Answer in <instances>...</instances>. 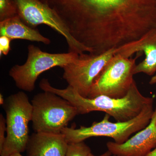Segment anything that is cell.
<instances>
[{"label": "cell", "mask_w": 156, "mask_h": 156, "mask_svg": "<svg viewBox=\"0 0 156 156\" xmlns=\"http://www.w3.org/2000/svg\"><path fill=\"white\" fill-rule=\"evenodd\" d=\"M57 13L72 36L101 54L156 29V0H41Z\"/></svg>", "instance_id": "cell-1"}, {"label": "cell", "mask_w": 156, "mask_h": 156, "mask_svg": "<svg viewBox=\"0 0 156 156\" xmlns=\"http://www.w3.org/2000/svg\"><path fill=\"white\" fill-rule=\"evenodd\" d=\"M41 89L69 101L76 109L78 115L103 112L113 117L117 122H126L134 119L154 101L153 98L146 97L140 93L135 81L126 96L119 98L103 95L93 98L83 97L70 86L64 89H57L52 87L48 80L42 83Z\"/></svg>", "instance_id": "cell-2"}, {"label": "cell", "mask_w": 156, "mask_h": 156, "mask_svg": "<svg viewBox=\"0 0 156 156\" xmlns=\"http://www.w3.org/2000/svg\"><path fill=\"white\" fill-rule=\"evenodd\" d=\"M154 111L153 104H151L134 119L115 123L109 121L110 116L106 114L101 121L94 122L90 127L80 126L78 129L66 127L62 130L61 133L68 144L82 142L91 137L106 136L121 144L128 140L132 134L142 130L149 124Z\"/></svg>", "instance_id": "cell-3"}, {"label": "cell", "mask_w": 156, "mask_h": 156, "mask_svg": "<svg viewBox=\"0 0 156 156\" xmlns=\"http://www.w3.org/2000/svg\"><path fill=\"white\" fill-rule=\"evenodd\" d=\"M6 114L7 135L1 156L21 153L29 139L28 124L32 119L33 108L27 95L20 91L6 98L2 105Z\"/></svg>", "instance_id": "cell-4"}, {"label": "cell", "mask_w": 156, "mask_h": 156, "mask_svg": "<svg viewBox=\"0 0 156 156\" xmlns=\"http://www.w3.org/2000/svg\"><path fill=\"white\" fill-rule=\"evenodd\" d=\"M32 105V128L35 132L61 133L78 115L69 101L53 92L44 91L35 95Z\"/></svg>", "instance_id": "cell-5"}, {"label": "cell", "mask_w": 156, "mask_h": 156, "mask_svg": "<svg viewBox=\"0 0 156 156\" xmlns=\"http://www.w3.org/2000/svg\"><path fill=\"white\" fill-rule=\"evenodd\" d=\"M137 57L130 58L116 54L95 78L88 98L103 95L119 98L126 96L134 81Z\"/></svg>", "instance_id": "cell-6"}, {"label": "cell", "mask_w": 156, "mask_h": 156, "mask_svg": "<svg viewBox=\"0 0 156 156\" xmlns=\"http://www.w3.org/2000/svg\"><path fill=\"white\" fill-rule=\"evenodd\" d=\"M28 52L25 63L15 65L9 72L17 88L28 92L34 91L36 82L42 73L56 66L62 68L73 61L79 55L74 52L47 53L33 45H29Z\"/></svg>", "instance_id": "cell-7"}, {"label": "cell", "mask_w": 156, "mask_h": 156, "mask_svg": "<svg viewBox=\"0 0 156 156\" xmlns=\"http://www.w3.org/2000/svg\"><path fill=\"white\" fill-rule=\"evenodd\" d=\"M16 7L17 15L26 25L35 28L45 24L64 37L69 52L79 54L92 53L89 48L76 41L57 13L41 0H11Z\"/></svg>", "instance_id": "cell-8"}, {"label": "cell", "mask_w": 156, "mask_h": 156, "mask_svg": "<svg viewBox=\"0 0 156 156\" xmlns=\"http://www.w3.org/2000/svg\"><path fill=\"white\" fill-rule=\"evenodd\" d=\"M122 46L98 55L79 54L73 61L62 68L63 79L81 96L88 97L95 78L109 61L122 51Z\"/></svg>", "instance_id": "cell-9"}, {"label": "cell", "mask_w": 156, "mask_h": 156, "mask_svg": "<svg viewBox=\"0 0 156 156\" xmlns=\"http://www.w3.org/2000/svg\"><path fill=\"white\" fill-rule=\"evenodd\" d=\"M108 150L118 156H146L156 147V107L149 124L126 142L107 143Z\"/></svg>", "instance_id": "cell-10"}, {"label": "cell", "mask_w": 156, "mask_h": 156, "mask_svg": "<svg viewBox=\"0 0 156 156\" xmlns=\"http://www.w3.org/2000/svg\"><path fill=\"white\" fill-rule=\"evenodd\" d=\"M68 143L62 133L34 132L30 136L27 156H66Z\"/></svg>", "instance_id": "cell-11"}, {"label": "cell", "mask_w": 156, "mask_h": 156, "mask_svg": "<svg viewBox=\"0 0 156 156\" xmlns=\"http://www.w3.org/2000/svg\"><path fill=\"white\" fill-rule=\"evenodd\" d=\"M144 53L145 58L135 66L134 74L144 73L152 76L156 72V29L149 32L141 38L127 44L126 49L119 53L130 58L136 52Z\"/></svg>", "instance_id": "cell-12"}, {"label": "cell", "mask_w": 156, "mask_h": 156, "mask_svg": "<svg viewBox=\"0 0 156 156\" xmlns=\"http://www.w3.org/2000/svg\"><path fill=\"white\" fill-rule=\"evenodd\" d=\"M0 36H5L11 40L21 39L50 44V39L43 35L36 29L32 28L23 22L19 16L0 21Z\"/></svg>", "instance_id": "cell-13"}, {"label": "cell", "mask_w": 156, "mask_h": 156, "mask_svg": "<svg viewBox=\"0 0 156 156\" xmlns=\"http://www.w3.org/2000/svg\"><path fill=\"white\" fill-rule=\"evenodd\" d=\"M91 153L90 148L84 141L68 144L66 156H89Z\"/></svg>", "instance_id": "cell-14"}, {"label": "cell", "mask_w": 156, "mask_h": 156, "mask_svg": "<svg viewBox=\"0 0 156 156\" xmlns=\"http://www.w3.org/2000/svg\"><path fill=\"white\" fill-rule=\"evenodd\" d=\"M17 15V9L11 0H0V21Z\"/></svg>", "instance_id": "cell-15"}, {"label": "cell", "mask_w": 156, "mask_h": 156, "mask_svg": "<svg viewBox=\"0 0 156 156\" xmlns=\"http://www.w3.org/2000/svg\"><path fill=\"white\" fill-rule=\"evenodd\" d=\"M11 39L5 36L0 37V56L8 55L11 50L10 43Z\"/></svg>", "instance_id": "cell-16"}, {"label": "cell", "mask_w": 156, "mask_h": 156, "mask_svg": "<svg viewBox=\"0 0 156 156\" xmlns=\"http://www.w3.org/2000/svg\"><path fill=\"white\" fill-rule=\"evenodd\" d=\"M7 133L6 120L2 114L0 115V152L2 150L6 140L5 133Z\"/></svg>", "instance_id": "cell-17"}, {"label": "cell", "mask_w": 156, "mask_h": 156, "mask_svg": "<svg viewBox=\"0 0 156 156\" xmlns=\"http://www.w3.org/2000/svg\"><path fill=\"white\" fill-rule=\"evenodd\" d=\"M112 154L108 150L107 151L105 152L104 153L101 154L100 155L96 156L95 155L92 154V153L89 155V156H112Z\"/></svg>", "instance_id": "cell-18"}, {"label": "cell", "mask_w": 156, "mask_h": 156, "mask_svg": "<svg viewBox=\"0 0 156 156\" xmlns=\"http://www.w3.org/2000/svg\"><path fill=\"white\" fill-rule=\"evenodd\" d=\"M149 83L151 85L156 84V75L151 78L150 81Z\"/></svg>", "instance_id": "cell-19"}, {"label": "cell", "mask_w": 156, "mask_h": 156, "mask_svg": "<svg viewBox=\"0 0 156 156\" xmlns=\"http://www.w3.org/2000/svg\"><path fill=\"white\" fill-rule=\"evenodd\" d=\"M146 156H156V147Z\"/></svg>", "instance_id": "cell-20"}, {"label": "cell", "mask_w": 156, "mask_h": 156, "mask_svg": "<svg viewBox=\"0 0 156 156\" xmlns=\"http://www.w3.org/2000/svg\"><path fill=\"white\" fill-rule=\"evenodd\" d=\"M5 101L3 95L2 94H0V105H2L5 102Z\"/></svg>", "instance_id": "cell-21"}, {"label": "cell", "mask_w": 156, "mask_h": 156, "mask_svg": "<svg viewBox=\"0 0 156 156\" xmlns=\"http://www.w3.org/2000/svg\"><path fill=\"white\" fill-rule=\"evenodd\" d=\"M9 156H23L21 155V153H14L10 155Z\"/></svg>", "instance_id": "cell-22"}, {"label": "cell", "mask_w": 156, "mask_h": 156, "mask_svg": "<svg viewBox=\"0 0 156 156\" xmlns=\"http://www.w3.org/2000/svg\"><path fill=\"white\" fill-rule=\"evenodd\" d=\"M113 156H118L115 155H113Z\"/></svg>", "instance_id": "cell-23"}]
</instances>
